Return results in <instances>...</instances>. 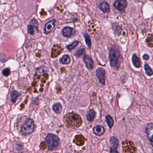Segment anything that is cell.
<instances>
[{"label":"cell","instance_id":"4316f807","mask_svg":"<svg viewBox=\"0 0 153 153\" xmlns=\"http://www.w3.org/2000/svg\"><path fill=\"white\" fill-rule=\"evenodd\" d=\"M10 72H11V71H10V69L9 68H7L5 69H4L3 71H2V74H3V75L5 76H7L9 75V74H10Z\"/></svg>","mask_w":153,"mask_h":153},{"label":"cell","instance_id":"6da1fadb","mask_svg":"<svg viewBox=\"0 0 153 153\" xmlns=\"http://www.w3.org/2000/svg\"><path fill=\"white\" fill-rule=\"evenodd\" d=\"M16 125L18 132L23 135L30 134L34 129L33 120L31 118L26 116L19 118Z\"/></svg>","mask_w":153,"mask_h":153},{"label":"cell","instance_id":"7c38bea8","mask_svg":"<svg viewBox=\"0 0 153 153\" xmlns=\"http://www.w3.org/2000/svg\"><path fill=\"white\" fill-rule=\"evenodd\" d=\"M75 33V30L74 28L69 27H66L63 29L62 34L65 37H70Z\"/></svg>","mask_w":153,"mask_h":153},{"label":"cell","instance_id":"4fadbf2b","mask_svg":"<svg viewBox=\"0 0 153 153\" xmlns=\"http://www.w3.org/2000/svg\"><path fill=\"white\" fill-rule=\"evenodd\" d=\"M94 134L98 136H101L103 135L105 132V129L102 125H98L93 128Z\"/></svg>","mask_w":153,"mask_h":153},{"label":"cell","instance_id":"484cf974","mask_svg":"<svg viewBox=\"0 0 153 153\" xmlns=\"http://www.w3.org/2000/svg\"><path fill=\"white\" fill-rule=\"evenodd\" d=\"M27 31H28V33L31 35H33L34 34V30L33 26L32 25H28L27 27Z\"/></svg>","mask_w":153,"mask_h":153},{"label":"cell","instance_id":"ba28073f","mask_svg":"<svg viewBox=\"0 0 153 153\" xmlns=\"http://www.w3.org/2000/svg\"><path fill=\"white\" fill-rule=\"evenodd\" d=\"M145 131H146V134L147 135L148 139L150 142L151 146H153V123H149L147 124L145 128Z\"/></svg>","mask_w":153,"mask_h":153},{"label":"cell","instance_id":"ac0fdd59","mask_svg":"<svg viewBox=\"0 0 153 153\" xmlns=\"http://www.w3.org/2000/svg\"><path fill=\"white\" fill-rule=\"evenodd\" d=\"M71 61V58L68 55H64L60 59V62L63 64H67Z\"/></svg>","mask_w":153,"mask_h":153},{"label":"cell","instance_id":"2e32d148","mask_svg":"<svg viewBox=\"0 0 153 153\" xmlns=\"http://www.w3.org/2000/svg\"><path fill=\"white\" fill-rule=\"evenodd\" d=\"M132 64L136 68H140L141 66V62L140 61L139 58L136 56V54H133L132 58Z\"/></svg>","mask_w":153,"mask_h":153},{"label":"cell","instance_id":"e0dca14e","mask_svg":"<svg viewBox=\"0 0 153 153\" xmlns=\"http://www.w3.org/2000/svg\"><path fill=\"white\" fill-rule=\"evenodd\" d=\"M53 109L54 112L56 113V114H58L61 113L63 108H62L61 105L59 102H57L53 105Z\"/></svg>","mask_w":153,"mask_h":153},{"label":"cell","instance_id":"8fae6325","mask_svg":"<svg viewBox=\"0 0 153 153\" xmlns=\"http://www.w3.org/2000/svg\"><path fill=\"white\" fill-rule=\"evenodd\" d=\"M110 151H116L119 145V142L118 139L115 137H112L110 140Z\"/></svg>","mask_w":153,"mask_h":153},{"label":"cell","instance_id":"9a60e30c","mask_svg":"<svg viewBox=\"0 0 153 153\" xmlns=\"http://www.w3.org/2000/svg\"><path fill=\"white\" fill-rule=\"evenodd\" d=\"M88 121L91 122L94 121L96 117V112L93 109L90 110L86 115Z\"/></svg>","mask_w":153,"mask_h":153},{"label":"cell","instance_id":"d6986e66","mask_svg":"<svg viewBox=\"0 0 153 153\" xmlns=\"http://www.w3.org/2000/svg\"><path fill=\"white\" fill-rule=\"evenodd\" d=\"M106 120L110 129L112 128L114 124V122L112 117L110 115H107L106 117Z\"/></svg>","mask_w":153,"mask_h":153},{"label":"cell","instance_id":"f1b7e54d","mask_svg":"<svg viewBox=\"0 0 153 153\" xmlns=\"http://www.w3.org/2000/svg\"><path fill=\"white\" fill-rule=\"evenodd\" d=\"M142 57L145 60H149V58H150V57H149L148 54H145L143 55Z\"/></svg>","mask_w":153,"mask_h":153},{"label":"cell","instance_id":"7a4b0ae2","mask_svg":"<svg viewBox=\"0 0 153 153\" xmlns=\"http://www.w3.org/2000/svg\"><path fill=\"white\" fill-rule=\"evenodd\" d=\"M63 122L68 128H77L81 126L82 120L79 115L72 112L64 116Z\"/></svg>","mask_w":153,"mask_h":153},{"label":"cell","instance_id":"9c48e42d","mask_svg":"<svg viewBox=\"0 0 153 153\" xmlns=\"http://www.w3.org/2000/svg\"><path fill=\"white\" fill-rule=\"evenodd\" d=\"M55 23H56V20L55 19H53L46 23V24L45 25V29H44V32L45 34H48L53 30L55 27Z\"/></svg>","mask_w":153,"mask_h":153},{"label":"cell","instance_id":"30bf717a","mask_svg":"<svg viewBox=\"0 0 153 153\" xmlns=\"http://www.w3.org/2000/svg\"><path fill=\"white\" fill-rule=\"evenodd\" d=\"M83 60L88 69L91 70L94 68V61L91 57L88 55H84Z\"/></svg>","mask_w":153,"mask_h":153},{"label":"cell","instance_id":"5b68a950","mask_svg":"<svg viewBox=\"0 0 153 153\" xmlns=\"http://www.w3.org/2000/svg\"><path fill=\"white\" fill-rule=\"evenodd\" d=\"M96 73L99 82L102 85H105L106 72L105 69L102 68H98L96 70Z\"/></svg>","mask_w":153,"mask_h":153},{"label":"cell","instance_id":"d4e9b609","mask_svg":"<svg viewBox=\"0 0 153 153\" xmlns=\"http://www.w3.org/2000/svg\"><path fill=\"white\" fill-rule=\"evenodd\" d=\"M85 52H86L85 49H80L78 50V51L75 53V56L77 57H80L81 55H82L83 54H84Z\"/></svg>","mask_w":153,"mask_h":153},{"label":"cell","instance_id":"83f0119b","mask_svg":"<svg viewBox=\"0 0 153 153\" xmlns=\"http://www.w3.org/2000/svg\"><path fill=\"white\" fill-rule=\"evenodd\" d=\"M40 148L42 150H44L46 148V145L44 142H42L40 145Z\"/></svg>","mask_w":153,"mask_h":153},{"label":"cell","instance_id":"cb8c5ba5","mask_svg":"<svg viewBox=\"0 0 153 153\" xmlns=\"http://www.w3.org/2000/svg\"><path fill=\"white\" fill-rule=\"evenodd\" d=\"M146 42L147 43L148 46L150 48L153 47V36L152 35H149L148 37L146 40Z\"/></svg>","mask_w":153,"mask_h":153},{"label":"cell","instance_id":"3957f363","mask_svg":"<svg viewBox=\"0 0 153 153\" xmlns=\"http://www.w3.org/2000/svg\"><path fill=\"white\" fill-rule=\"evenodd\" d=\"M109 59L110 65L113 69L116 71L118 70L123 59L119 49L115 47L110 48Z\"/></svg>","mask_w":153,"mask_h":153},{"label":"cell","instance_id":"7402d4cb","mask_svg":"<svg viewBox=\"0 0 153 153\" xmlns=\"http://www.w3.org/2000/svg\"><path fill=\"white\" fill-rule=\"evenodd\" d=\"M144 69H145V71H146V75H147L150 76L153 75V71L151 68L148 65L145 64L144 65Z\"/></svg>","mask_w":153,"mask_h":153},{"label":"cell","instance_id":"277c9868","mask_svg":"<svg viewBox=\"0 0 153 153\" xmlns=\"http://www.w3.org/2000/svg\"><path fill=\"white\" fill-rule=\"evenodd\" d=\"M45 141L46 142L49 150H53L58 146L59 138L56 135L49 134L45 138Z\"/></svg>","mask_w":153,"mask_h":153},{"label":"cell","instance_id":"5bb4252c","mask_svg":"<svg viewBox=\"0 0 153 153\" xmlns=\"http://www.w3.org/2000/svg\"><path fill=\"white\" fill-rule=\"evenodd\" d=\"M98 7L104 13H108L110 12V5L106 2H103L98 5Z\"/></svg>","mask_w":153,"mask_h":153},{"label":"cell","instance_id":"603a6c76","mask_svg":"<svg viewBox=\"0 0 153 153\" xmlns=\"http://www.w3.org/2000/svg\"><path fill=\"white\" fill-rule=\"evenodd\" d=\"M79 42L78 41H75L72 43V44H70V45L67 46L66 47V48L69 50H71L76 48V47L79 45Z\"/></svg>","mask_w":153,"mask_h":153},{"label":"cell","instance_id":"8992f818","mask_svg":"<svg viewBox=\"0 0 153 153\" xmlns=\"http://www.w3.org/2000/svg\"><path fill=\"white\" fill-rule=\"evenodd\" d=\"M127 5V1L126 0H116L113 4L115 7L120 11H124Z\"/></svg>","mask_w":153,"mask_h":153},{"label":"cell","instance_id":"52a82bcc","mask_svg":"<svg viewBox=\"0 0 153 153\" xmlns=\"http://www.w3.org/2000/svg\"><path fill=\"white\" fill-rule=\"evenodd\" d=\"M64 50L63 47L60 45H55L52 48L51 51V57L55 58L57 57Z\"/></svg>","mask_w":153,"mask_h":153},{"label":"cell","instance_id":"44dd1931","mask_svg":"<svg viewBox=\"0 0 153 153\" xmlns=\"http://www.w3.org/2000/svg\"><path fill=\"white\" fill-rule=\"evenodd\" d=\"M20 94L17 91H14L12 93L11 101L13 103H15L17 100V98L20 96Z\"/></svg>","mask_w":153,"mask_h":153},{"label":"cell","instance_id":"ffe728a7","mask_svg":"<svg viewBox=\"0 0 153 153\" xmlns=\"http://www.w3.org/2000/svg\"><path fill=\"white\" fill-rule=\"evenodd\" d=\"M84 39H85V41H86V44L87 46L88 47L89 49H91V47H92V42H91L90 36H89V35L87 33H84Z\"/></svg>","mask_w":153,"mask_h":153}]
</instances>
